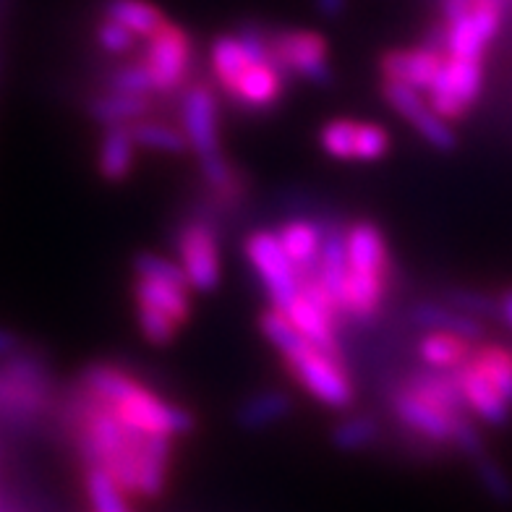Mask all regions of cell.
Wrapping results in <instances>:
<instances>
[{
  "instance_id": "2",
  "label": "cell",
  "mask_w": 512,
  "mask_h": 512,
  "mask_svg": "<svg viewBox=\"0 0 512 512\" xmlns=\"http://www.w3.org/2000/svg\"><path fill=\"white\" fill-rule=\"evenodd\" d=\"M280 358H283L285 374L317 403L335 411L351 408L356 400V387L351 382V374L345 371L343 358L324 353L309 340H301L296 348H290Z\"/></svg>"
},
{
  "instance_id": "7",
  "label": "cell",
  "mask_w": 512,
  "mask_h": 512,
  "mask_svg": "<svg viewBox=\"0 0 512 512\" xmlns=\"http://www.w3.org/2000/svg\"><path fill=\"white\" fill-rule=\"evenodd\" d=\"M243 254H246L251 270L259 277L262 288L267 290L272 306L285 309L298 296L301 277H298L296 264L290 262V256L285 254L277 233H270V230L249 233V238L243 241Z\"/></svg>"
},
{
  "instance_id": "10",
  "label": "cell",
  "mask_w": 512,
  "mask_h": 512,
  "mask_svg": "<svg viewBox=\"0 0 512 512\" xmlns=\"http://www.w3.org/2000/svg\"><path fill=\"white\" fill-rule=\"evenodd\" d=\"M178 264L196 293H212L220 285V243L215 228L204 220H186L176 238Z\"/></svg>"
},
{
  "instance_id": "36",
  "label": "cell",
  "mask_w": 512,
  "mask_h": 512,
  "mask_svg": "<svg viewBox=\"0 0 512 512\" xmlns=\"http://www.w3.org/2000/svg\"><path fill=\"white\" fill-rule=\"evenodd\" d=\"M21 351V337L11 330H3L0 327V361L8 356H14V353Z\"/></svg>"
},
{
  "instance_id": "19",
  "label": "cell",
  "mask_w": 512,
  "mask_h": 512,
  "mask_svg": "<svg viewBox=\"0 0 512 512\" xmlns=\"http://www.w3.org/2000/svg\"><path fill=\"white\" fill-rule=\"evenodd\" d=\"M471 340L455 335V332L445 330H426L424 335L418 337L416 343V356L418 361L429 369L439 371H452L463 366L473 353Z\"/></svg>"
},
{
  "instance_id": "8",
  "label": "cell",
  "mask_w": 512,
  "mask_h": 512,
  "mask_svg": "<svg viewBox=\"0 0 512 512\" xmlns=\"http://www.w3.org/2000/svg\"><path fill=\"white\" fill-rule=\"evenodd\" d=\"M270 55L285 76L327 87L332 81L330 48L319 32L311 29H280L270 32Z\"/></svg>"
},
{
  "instance_id": "1",
  "label": "cell",
  "mask_w": 512,
  "mask_h": 512,
  "mask_svg": "<svg viewBox=\"0 0 512 512\" xmlns=\"http://www.w3.org/2000/svg\"><path fill=\"white\" fill-rule=\"evenodd\" d=\"M345 270L340 290V314L343 319L369 324L384 309V298L392 283V256L382 230L369 220H358L345 228Z\"/></svg>"
},
{
  "instance_id": "34",
  "label": "cell",
  "mask_w": 512,
  "mask_h": 512,
  "mask_svg": "<svg viewBox=\"0 0 512 512\" xmlns=\"http://www.w3.org/2000/svg\"><path fill=\"white\" fill-rule=\"evenodd\" d=\"M392 142L387 128L379 123H358V136H356V162H377L390 152Z\"/></svg>"
},
{
  "instance_id": "38",
  "label": "cell",
  "mask_w": 512,
  "mask_h": 512,
  "mask_svg": "<svg viewBox=\"0 0 512 512\" xmlns=\"http://www.w3.org/2000/svg\"><path fill=\"white\" fill-rule=\"evenodd\" d=\"M497 298H499V317L505 319V322L512 327V288L505 290V293Z\"/></svg>"
},
{
  "instance_id": "4",
  "label": "cell",
  "mask_w": 512,
  "mask_h": 512,
  "mask_svg": "<svg viewBox=\"0 0 512 512\" xmlns=\"http://www.w3.org/2000/svg\"><path fill=\"white\" fill-rule=\"evenodd\" d=\"M142 63L155 84V95L173 97L183 92L189 87L194 68V45L189 32L173 21H165L155 34L147 37Z\"/></svg>"
},
{
  "instance_id": "14",
  "label": "cell",
  "mask_w": 512,
  "mask_h": 512,
  "mask_svg": "<svg viewBox=\"0 0 512 512\" xmlns=\"http://www.w3.org/2000/svg\"><path fill=\"white\" fill-rule=\"evenodd\" d=\"M442 61H445L442 50H434L421 42L416 48L387 50L379 61V74H382V81L408 84V87L418 89L421 95H426L437 79Z\"/></svg>"
},
{
  "instance_id": "31",
  "label": "cell",
  "mask_w": 512,
  "mask_h": 512,
  "mask_svg": "<svg viewBox=\"0 0 512 512\" xmlns=\"http://www.w3.org/2000/svg\"><path fill=\"white\" fill-rule=\"evenodd\" d=\"M110 92H121V95L134 97H152L155 95V84L149 79V71L144 68L142 61L126 63V66L115 68L108 76Z\"/></svg>"
},
{
  "instance_id": "37",
  "label": "cell",
  "mask_w": 512,
  "mask_h": 512,
  "mask_svg": "<svg viewBox=\"0 0 512 512\" xmlns=\"http://www.w3.org/2000/svg\"><path fill=\"white\" fill-rule=\"evenodd\" d=\"M345 3L348 0H317V11L327 19H337L345 11Z\"/></svg>"
},
{
  "instance_id": "16",
  "label": "cell",
  "mask_w": 512,
  "mask_h": 512,
  "mask_svg": "<svg viewBox=\"0 0 512 512\" xmlns=\"http://www.w3.org/2000/svg\"><path fill=\"white\" fill-rule=\"evenodd\" d=\"M408 319L416 327H421V330L455 332V335L465 337L471 343H479L486 335L484 319L471 317V314L455 309L447 301H421V304H416L408 311Z\"/></svg>"
},
{
  "instance_id": "28",
  "label": "cell",
  "mask_w": 512,
  "mask_h": 512,
  "mask_svg": "<svg viewBox=\"0 0 512 512\" xmlns=\"http://www.w3.org/2000/svg\"><path fill=\"white\" fill-rule=\"evenodd\" d=\"M382 437V426L374 416L345 418L332 429V445L343 452H361Z\"/></svg>"
},
{
  "instance_id": "12",
  "label": "cell",
  "mask_w": 512,
  "mask_h": 512,
  "mask_svg": "<svg viewBox=\"0 0 512 512\" xmlns=\"http://www.w3.org/2000/svg\"><path fill=\"white\" fill-rule=\"evenodd\" d=\"M382 97L403 121L416 128V134L426 144H432L439 152H452L458 147V134H455L452 123L439 118L418 89L408 87V84H398V81H382Z\"/></svg>"
},
{
  "instance_id": "27",
  "label": "cell",
  "mask_w": 512,
  "mask_h": 512,
  "mask_svg": "<svg viewBox=\"0 0 512 512\" xmlns=\"http://www.w3.org/2000/svg\"><path fill=\"white\" fill-rule=\"evenodd\" d=\"M84 489L95 512H128V497L100 465H84Z\"/></svg>"
},
{
  "instance_id": "5",
  "label": "cell",
  "mask_w": 512,
  "mask_h": 512,
  "mask_svg": "<svg viewBox=\"0 0 512 512\" xmlns=\"http://www.w3.org/2000/svg\"><path fill=\"white\" fill-rule=\"evenodd\" d=\"M118 421L144 434H162V437H186L194 432V416L176 403H168L160 392L139 379L121 400L108 405Z\"/></svg>"
},
{
  "instance_id": "22",
  "label": "cell",
  "mask_w": 512,
  "mask_h": 512,
  "mask_svg": "<svg viewBox=\"0 0 512 512\" xmlns=\"http://www.w3.org/2000/svg\"><path fill=\"white\" fill-rule=\"evenodd\" d=\"M199 170H202V181L207 191L212 194L217 207H236L246 194V183L241 181V173L233 168V162L217 152L212 157L199 160Z\"/></svg>"
},
{
  "instance_id": "18",
  "label": "cell",
  "mask_w": 512,
  "mask_h": 512,
  "mask_svg": "<svg viewBox=\"0 0 512 512\" xmlns=\"http://www.w3.org/2000/svg\"><path fill=\"white\" fill-rule=\"evenodd\" d=\"M324 225L306 220V217H293L288 223L277 228V238L283 243L285 254L296 264L298 275L317 270L319 251H322Z\"/></svg>"
},
{
  "instance_id": "35",
  "label": "cell",
  "mask_w": 512,
  "mask_h": 512,
  "mask_svg": "<svg viewBox=\"0 0 512 512\" xmlns=\"http://www.w3.org/2000/svg\"><path fill=\"white\" fill-rule=\"evenodd\" d=\"M95 37H97V45L108 55H126L136 48V37L134 32H128L123 24L118 21L108 19V16H102L100 24L95 29Z\"/></svg>"
},
{
  "instance_id": "33",
  "label": "cell",
  "mask_w": 512,
  "mask_h": 512,
  "mask_svg": "<svg viewBox=\"0 0 512 512\" xmlns=\"http://www.w3.org/2000/svg\"><path fill=\"white\" fill-rule=\"evenodd\" d=\"M445 301L450 306H455V309L471 314V317H479V319L499 317V298L489 296V293H481V290L452 288L445 293Z\"/></svg>"
},
{
  "instance_id": "26",
  "label": "cell",
  "mask_w": 512,
  "mask_h": 512,
  "mask_svg": "<svg viewBox=\"0 0 512 512\" xmlns=\"http://www.w3.org/2000/svg\"><path fill=\"white\" fill-rule=\"evenodd\" d=\"M128 131L134 136V142L139 149H149V152H165V155H183L189 149V142L183 136L181 128L170 126L162 121H142L128 123Z\"/></svg>"
},
{
  "instance_id": "29",
  "label": "cell",
  "mask_w": 512,
  "mask_h": 512,
  "mask_svg": "<svg viewBox=\"0 0 512 512\" xmlns=\"http://www.w3.org/2000/svg\"><path fill=\"white\" fill-rule=\"evenodd\" d=\"M358 123L351 118H337V121L324 123L319 131V144L330 157L343 162H356V136Z\"/></svg>"
},
{
  "instance_id": "24",
  "label": "cell",
  "mask_w": 512,
  "mask_h": 512,
  "mask_svg": "<svg viewBox=\"0 0 512 512\" xmlns=\"http://www.w3.org/2000/svg\"><path fill=\"white\" fill-rule=\"evenodd\" d=\"M152 113V97L121 95V92H108L89 102V115L100 126H128L147 118Z\"/></svg>"
},
{
  "instance_id": "17",
  "label": "cell",
  "mask_w": 512,
  "mask_h": 512,
  "mask_svg": "<svg viewBox=\"0 0 512 512\" xmlns=\"http://www.w3.org/2000/svg\"><path fill=\"white\" fill-rule=\"evenodd\" d=\"M131 293H134V304H147L152 309H160L162 314L176 319L181 327L189 324L191 311H194V304H191V293L194 290L189 285L165 283V280H155V277L134 275Z\"/></svg>"
},
{
  "instance_id": "25",
  "label": "cell",
  "mask_w": 512,
  "mask_h": 512,
  "mask_svg": "<svg viewBox=\"0 0 512 512\" xmlns=\"http://www.w3.org/2000/svg\"><path fill=\"white\" fill-rule=\"evenodd\" d=\"M102 16L118 21L128 32H134L136 37H144V40L168 21L160 8L149 0H105Z\"/></svg>"
},
{
  "instance_id": "32",
  "label": "cell",
  "mask_w": 512,
  "mask_h": 512,
  "mask_svg": "<svg viewBox=\"0 0 512 512\" xmlns=\"http://www.w3.org/2000/svg\"><path fill=\"white\" fill-rule=\"evenodd\" d=\"M476 465V476H479V484L484 486V492L499 502V505H510L512 502V479L507 476V471L497 460H492L489 455H481V458L473 460Z\"/></svg>"
},
{
  "instance_id": "20",
  "label": "cell",
  "mask_w": 512,
  "mask_h": 512,
  "mask_svg": "<svg viewBox=\"0 0 512 512\" xmlns=\"http://www.w3.org/2000/svg\"><path fill=\"white\" fill-rule=\"evenodd\" d=\"M136 142L128 126H105L102 134L100 152H97V168L100 176L108 183H123L131 170H134L136 160Z\"/></svg>"
},
{
  "instance_id": "13",
  "label": "cell",
  "mask_w": 512,
  "mask_h": 512,
  "mask_svg": "<svg viewBox=\"0 0 512 512\" xmlns=\"http://www.w3.org/2000/svg\"><path fill=\"white\" fill-rule=\"evenodd\" d=\"M390 411L398 418L403 429L413 434V437L424 439L429 445H452V434L463 424L465 418L471 416H450V413L439 411L437 405L429 400L418 398L416 392H411L405 384H395V390L390 392Z\"/></svg>"
},
{
  "instance_id": "6",
  "label": "cell",
  "mask_w": 512,
  "mask_h": 512,
  "mask_svg": "<svg viewBox=\"0 0 512 512\" xmlns=\"http://www.w3.org/2000/svg\"><path fill=\"white\" fill-rule=\"evenodd\" d=\"M486 81L484 61H471V58H452L445 55L437 79L426 92V102L432 105L439 118L447 123L463 121L465 115L476 108L481 100Z\"/></svg>"
},
{
  "instance_id": "15",
  "label": "cell",
  "mask_w": 512,
  "mask_h": 512,
  "mask_svg": "<svg viewBox=\"0 0 512 512\" xmlns=\"http://www.w3.org/2000/svg\"><path fill=\"white\" fill-rule=\"evenodd\" d=\"M452 371H455V379H458V387L471 416H476L486 426H505L510 421L512 405L481 377L479 371H473L468 361Z\"/></svg>"
},
{
  "instance_id": "30",
  "label": "cell",
  "mask_w": 512,
  "mask_h": 512,
  "mask_svg": "<svg viewBox=\"0 0 512 512\" xmlns=\"http://www.w3.org/2000/svg\"><path fill=\"white\" fill-rule=\"evenodd\" d=\"M136 324H139V332H142L144 340L157 345V348L173 343L178 337V330H181V324L176 319L147 304H136Z\"/></svg>"
},
{
  "instance_id": "21",
  "label": "cell",
  "mask_w": 512,
  "mask_h": 512,
  "mask_svg": "<svg viewBox=\"0 0 512 512\" xmlns=\"http://www.w3.org/2000/svg\"><path fill=\"white\" fill-rule=\"evenodd\" d=\"M468 364L512 405V348L494 340H479L473 345Z\"/></svg>"
},
{
  "instance_id": "11",
  "label": "cell",
  "mask_w": 512,
  "mask_h": 512,
  "mask_svg": "<svg viewBox=\"0 0 512 512\" xmlns=\"http://www.w3.org/2000/svg\"><path fill=\"white\" fill-rule=\"evenodd\" d=\"M285 87H288V76L280 71V66L267 53L251 58L223 95L228 97L233 108L243 110V113H264V110L280 105Z\"/></svg>"
},
{
  "instance_id": "23",
  "label": "cell",
  "mask_w": 512,
  "mask_h": 512,
  "mask_svg": "<svg viewBox=\"0 0 512 512\" xmlns=\"http://www.w3.org/2000/svg\"><path fill=\"white\" fill-rule=\"evenodd\" d=\"M290 411H293V400L285 392L264 390L256 392L254 398H249L238 408L236 421L246 432H262V429L280 424L283 418L290 416Z\"/></svg>"
},
{
  "instance_id": "3",
  "label": "cell",
  "mask_w": 512,
  "mask_h": 512,
  "mask_svg": "<svg viewBox=\"0 0 512 512\" xmlns=\"http://www.w3.org/2000/svg\"><path fill=\"white\" fill-rule=\"evenodd\" d=\"M50 377L45 361L19 351L0 361V421L32 424L48 411Z\"/></svg>"
},
{
  "instance_id": "9",
  "label": "cell",
  "mask_w": 512,
  "mask_h": 512,
  "mask_svg": "<svg viewBox=\"0 0 512 512\" xmlns=\"http://www.w3.org/2000/svg\"><path fill=\"white\" fill-rule=\"evenodd\" d=\"M181 131L199 160L223 152L220 144V102L209 81H189L181 92Z\"/></svg>"
}]
</instances>
